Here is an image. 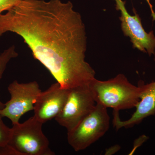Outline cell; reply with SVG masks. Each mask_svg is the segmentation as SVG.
Here are the masks:
<instances>
[{"mask_svg":"<svg viewBox=\"0 0 155 155\" xmlns=\"http://www.w3.org/2000/svg\"><path fill=\"white\" fill-rule=\"evenodd\" d=\"M115 1L116 10L121 12L119 19L124 35L130 38L134 48L147 53L150 57L155 56V35L153 31H151L148 33L145 31L141 19L134 8V15L131 16L126 10L125 2L122 0Z\"/></svg>","mask_w":155,"mask_h":155,"instance_id":"52a82bcc","label":"cell"},{"mask_svg":"<svg viewBox=\"0 0 155 155\" xmlns=\"http://www.w3.org/2000/svg\"><path fill=\"white\" fill-rule=\"evenodd\" d=\"M0 155H19V154L8 145L0 148Z\"/></svg>","mask_w":155,"mask_h":155,"instance_id":"5bb4252c","label":"cell"},{"mask_svg":"<svg viewBox=\"0 0 155 155\" xmlns=\"http://www.w3.org/2000/svg\"><path fill=\"white\" fill-rule=\"evenodd\" d=\"M146 1H147V2L149 6L151 12L152 17L153 20L154 21V20H155V13L153 10L152 5L151 4L150 2V0H146Z\"/></svg>","mask_w":155,"mask_h":155,"instance_id":"2e32d148","label":"cell"},{"mask_svg":"<svg viewBox=\"0 0 155 155\" xmlns=\"http://www.w3.org/2000/svg\"><path fill=\"white\" fill-rule=\"evenodd\" d=\"M107 109L96 103L90 114L67 131L68 143L75 151L86 149L107 133L110 126Z\"/></svg>","mask_w":155,"mask_h":155,"instance_id":"277c9868","label":"cell"},{"mask_svg":"<svg viewBox=\"0 0 155 155\" xmlns=\"http://www.w3.org/2000/svg\"><path fill=\"white\" fill-rule=\"evenodd\" d=\"M96 103L114 111L135 107L147 84L140 81L138 86L129 82L122 74L104 81L95 78L89 85Z\"/></svg>","mask_w":155,"mask_h":155,"instance_id":"7a4b0ae2","label":"cell"},{"mask_svg":"<svg viewBox=\"0 0 155 155\" xmlns=\"http://www.w3.org/2000/svg\"><path fill=\"white\" fill-rule=\"evenodd\" d=\"M149 137L145 135H142L140 136L138 138L134 140L133 143V148L131 150V151L129 153V155L133 154L135 152L138 148L141 146L148 139Z\"/></svg>","mask_w":155,"mask_h":155,"instance_id":"4fadbf2b","label":"cell"},{"mask_svg":"<svg viewBox=\"0 0 155 155\" xmlns=\"http://www.w3.org/2000/svg\"><path fill=\"white\" fill-rule=\"evenodd\" d=\"M121 149V147L119 145H115L108 148L106 150L105 155H111L114 154Z\"/></svg>","mask_w":155,"mask_h":155,"instance_id":"9a60e30c","label":"cell"},{"mask_svg":"<svg viewBox=\"0 0 155 155\" xmlns=\"http://www.w3.org/2000/svg\"><path fill=\"white\" fill-rule=\"evenodd\" d=\"M11 99L1 109V116L10 119L12 124L19 123L24 114L33 110L37 99L40 93L38 84L36 81L20 83L14 81L8 87Z\"/></svg>","mask_w":155,"mask_h":155,"instance_id":"8992f818","label":"cell"},{"mask_svg":"<svg viewBox=\"0 0 155 155\" xmlns=\"http://www.w3.org/2000/svg\"><path fill=\"white\" fill-rule=\"evenodd\" d=\"M69 90L57 82L41 91L35 104L34 116L43 124L55 118L64 107Z\"/></svg>","mask_w":155,"mask_h":155,"instance_id":"ba28073f","label":"cell"},{"mask_svg":"<svg viewBox=\"0 0 155 155\" xmlns=\"http://www.w3.org/2000/svg\"><path fill=\"white\" fill-rule=\"evenodd\" d=\"M21 0H0V15L16 5Z\"/></svg>","mask_w":155,"mask_h":155,"instance_id":"7c38bea8","label":"cell"},{"mask_svg":"<svg viewBox=\"0 0 155 155\" xmlns=\"http://www.w3.org/2000/svg\"><path fill=\"white\" fill-rule=\"evenodd\" d=\"M1 109H0V112H1ZM2 118V116H1V113H0V118Z\"/></svg>","mask_w":155,"mask_h":155,"instance_id":"e0dca14e","label":"cell"},{"mask_svg":"<svg viewBox=\"0 0 155 155\" xmlns=\"http://www.w3.org/2000/svg\"><path fill=\"white\" fill-rule=\"evenodd\" d=\"M18 54L14 45H12L0 53V80L2 78L3 74L7 68V65L12 59L17 58ZM5 107V104L0 101V109Z\"/></svg>","mask_w":155,"mask_h":155,"instance_id":"30bf717a","label":"cell"},{"mask_svg":"<svg viewBox=\"0 0 155 155\" xmlns=\"http://www.w3.org/2000/svg\"><path fill=\"white\" fill-rule=\"evenodd\" d=\"M96 103L89 85L70 89L64 107L55 119L69 131L91 113Z\"/></svg>","mask_w":155,"mask_h":155,"instance_id":"5b68a950","label":"cell"},{"mask_svg":"<svg viewBox=\"0 0 155 155\" xmlns=\"http://www.w3.org/2000/svg\"><path fill=\"white\" fill-rule=\"evenodd\" d=\"M135 108V112L131 117L125 121L121 120L119 112L114 111L113 124L116 130L133 127L147 117L155 115V81L147 84L146 88L142 93Z\"/></svg>","mask_w":155,"mask_h":155,"instance_id":"9c48e42d","label":"cell"},{"mask_svg":"<svg viewBox=\"0 0 155 155\" xmlns=\"http://www.w3.org/2000/svg\"><path fill=\"white\" fill-rule=\"evenodd\" d=\"M43 123L34 116L22 123L13 125L8 145L19 155H54L44 134Z\"/></svg>","mask_w":155,"mask_h":155,"instance_id":"3957f363","label":"cell"},{"mask_svg":"<svg viewBox=\"0 0 155 155\" xmlns=\"http://www.w3.org/2000/svg\"><path fill=\"white\" fill-rule=\"evenodd\" d=\"M11 128L5 125L0 118V148L8 146L11 136Z\"/></svg>","mask_w":155,"mask_h":155,"instance_id":"8fae6325","label":"cell"},{"mask_svg":"<svg viewBox=\"0 0 155 155\" xmlns=\"http://www.w3.org/2000/svg\"><path fill=\"white\" fill-rule=\"evenodd\" d=\"M8 32L22 38L63 88L89 85L95 78L85 61V25L69 1L21 0L0 15V37Z\"/></svg>","mask_w":155,"mask_h":155,"instance_id":"6da1fadb","label":"cell"}]
</instances>
